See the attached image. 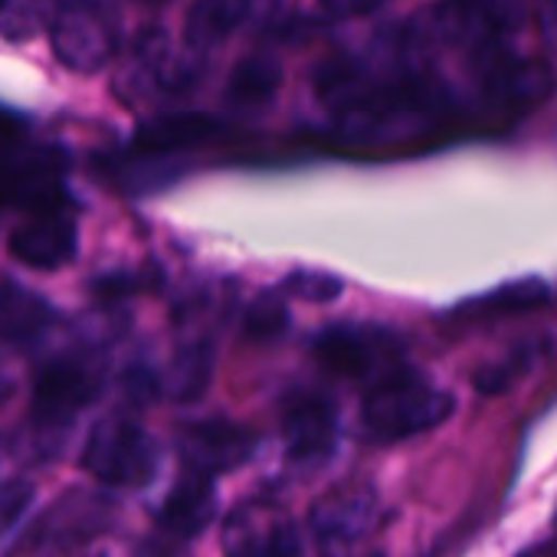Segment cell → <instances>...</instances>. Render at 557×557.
Wrapping results in <instances>:
<instances>
[{
    "label": "cell",
    "instance_id": "cell-1",
    "mask_svg": "<svg viewBox=\"0 0 557 557\" xmlns=\"http://www.w3.org/2000/svg\"><path fill=\"white\" fill-rule=\"evenodd\" d=\"M453 394L410 371H400L368 391L361 404V426L374 443H404L436 430L446 417H453Z\"/></svg>",
    "mask_w": 557,
    "mask_h": 557
},
{
    "label": "cell",
    "instance_id": "cell-2",
    "mask_svg": "<svg viewBox=\"0 0 557 557\" xmlns=\"http://www.w3.org/2000/svg\"><path fill=\"white\" fill-rule=\"evenodd\" d=\"M122 17L115 0H63L50 17L57 60L76 73H99L119 50Z\"/></svg>",
    "mask_w": 557,
    "mask_h": 557
},
{
    "label": "cell",
    "instance_id": "cell-3",
    "mask_svg": "<svg viewBox=\"0 0 557 557\" xmlns=\"http://www.w3.org/2000/svg\"><path fill=\"white\" fill-rule=\"evenodd\" d=\"M66 154L53 145L14 141L0 151V203L27 213L70 210Z\"/></svg>",
    "mask_w": 557,
    "mask_h": 557
},
{
    "label": "cell",
    "instance_id": "cell-4",
    "mask_svg": "<svg viewBox=\"0 0 557 557\" xmlns=\"http://www.w3.org/2000/svg\"><path fill=\"white\" fill-rule=\"evenodd\" d=\"M161 453L154 440L132 420H99L83 446V469L115 488H141L154 479Z\"/></svg>",
    "mask_w": 557,
    "mask_h": 557
},
{
    "label": "cell",
    "instance_id": "cell-5",
    "mask_svg": "<svg viewBox=\"0 0 557 557\" xmlns=\"http://www.w3.org/2000/svg\"><path fill=\"white\" fill-rule=\"evenodd\" d=\"M315 358L332 374L368 384V391L407 371L400 338L374 325H338L322 332L315 338Z\"/></svg>",
    "mask_w": 557,
    "mask_h": 557
},
{
    "label": "cell",
    "instance_id": "cell-6",
    "mask_svg": "<svg viewBox=\"0 0 557 557\" xmlns=\"http://www.w3.org/2000/svg\"><path fill=\"white\" fill-rule=\"evenodd\" d=\"M223 557H299L302 534L293 515L265 498L236 505L223 521Z\"/></svg>",
    "mask_w": 557,
    "mask_h": 557
},
{
    "label": "cell",
    "instance_id": "cell-7",
    "mask_svg": "<svg viewBox=\"0 0 557 557\" xmlns=\"http://www.w3.org/2000/svg\"><path fill=\"white\" fill-rule=\"evenodd\" d=\"M203 73V60L184 53L174 57L168 34L151 27L141 30L125 57V70L119 76V92L125 96H177L187 92Z\"/></svg>",
    "mask_w": 557,
    "mask_h": 557
},
{
    "label": "cell",
    "instance_id": "cell-8",
    "mask_svg": "<svg viewBox=\"0 0 557 557\" xmlns=\"http://www.w3.org/2000/svg\"><path fill=\"white\" fill-rule=\"evenodd\" d=\"M102 391V374L79 355L47 361L34 377V423L44 430L70 426Z\"/></svg>",
    "mask_w": 557,
    "mask_h": 557
},
{
    "label": "cell",
    "instance_id": "cell-9",
    "mask_svg": "<svg viewBox=\"0 0 557 557\" xmlns=\"http://www.w3.org/2000/svg\"><path fill=\"white\" fill-rule=\"evenodd\" d=\"M557 79L544 60H521L505 53L492 66L479 70L482 106L498 119H515L550 99Z\"/></svg>",
    "mask_w": 557,
    "mask_h": 557
},
{
    "label": "cell",
    "instance_id": "cell-10",
    "mask_svg": "<svg viewBox=\"0 0 557 557\" xmlns=\"http://www.w3.org/2000/svg\"><path fill=\"white\" fill-rule=\"evenodd\" d=\"M283 443L293 462L299 466H322L332 459L338 443V413L335 404L322 394H296L283 407Z\"/></svg>",
    "mask_w": 557,
    "mask_h": 557
},
{
    "label": "cell",
    "instance_id": "cell-11",
    "mask_svg": "<svg viewBox=\"0 0 557 557\" xmlns=\"http://www.w3.org/2000/svg\"><path fill=\"white\" fill-rule=\"evenodd\" d=\"M256 436L230 420H194L177 433V449L187 466V472L197 475H220L226 469H236L252 456Z\"/></svg>",
    "mask_w": 557,
    "mask_h": 557
},
{
    "label": "cell",
    "instance_id": "cell-12",
    "mask_svg": "<svg viewBox=\"0 0 557 557\" xmlns=\"http://www.w3.org/2000/svg\"><path fill=\"white\" fill-rule=\"evenodd\" d=\"M374 521H377V498L361 482H348L325 492L309 511V528L315 541H322L325 547L355 544L371 531Z\"/></svg>",
    "mask_w": 557,
    "mask_h": 557
},
{
    "label": "cell",
    "instance_id": "cell-13",
    "mask_svg": "<svg viewBox=\"0 0 557 557\" xmlns=\"http://www.w3.org/2000/svg\"><path fill=\"white\" fill-rule=\"evenodd\" d=\"M112 521V505L102 495L89 492H70L60 502L50 505V511L34 524V531L24 537L27 544H83L96 534H102Z\"/></svg>",
    "mask_w": 557,
    "mask_h": 557
},
{
    "label": "cell",
    "instance_id": "cell-14",
    "mask_svg": "<svg viewBox=\"0 0 557 557\" xmlns=\"http://www.w3.org/2000/svg\"><path fill=\"white\" fill-rule=\"evenodd\" d=\"M8 249L30 269H60L76 256V220L70 210L37 213L11 233Z\"/></svg>",
    "mask_w": 557,
    "mask_h": 557
},
{
    "label": "cell",
    "instance_id": "cell-15",
    "mask_svg": "<svg viewBox=\"0 0 557 557\" xmlns=\"http://www.w3.org/2000/svg\"><path fill=\"white\" fill-rule=\"evenodd\" d=\"M256 17V0H194L184 24V47L190 57L207 60L230 34Z\"/></svg>",
    "mask_w": 557,
    "mask_h": 557
},
{
    "label": "cell",
    "instance_id": "cell-16",
    "mask_svg": "<svg viewBox=\"0 0 557 557\" xmlns=\"http://www.w3.org/2000/svg\"><path fill=\"white\" fill-rule=\"evenodd\" d=\"M216 132H220V122L210 115H197V112L164 115V119H154V122L138 128V135L132 141V154L154 158V161L171 158L177 151H187V148L210 141Z\"/></svg>",
    "mask_w": 557,
    "mask_h": 557
},
{
    "label": "cell",
    "instance_id": "cell-17",
    "mask_svg": "<svg viewBox=\"0 0 557 557\" xmlns=\"http://www.w3.org/2000/svg\"><path fill=\"white\" fill-rule=\"evenodd\" d=\"M213 511H216L213 479L184 472V479L168 492V498L158 511V528L174 537H194L210 524Z\"/></svg>",
    "mask_w": 557,
    "mask_h": 557
},
{
    "label": "cell",
    "instance_id": "cell-18",
    "mask_svg": "<svg viewBox=\"0 0 557 557\" xmlns=\"http://www.w3.org/2000/svg\"><path fill=\"white\" fill-rule=\"evenodd\" d=\"M53 322L57 312L50 309V302H44L24 286H0V342L14 348H30L53 329Z\"/></svg>",
    "mask_w": 557,
    "mask_h": 557
},
{
    "label": "cell",
    "instance_id": "cell-19",
    "mask_svg": "<svg viewBox=\"0 0 557 557\" xmlns=\"http://www.w3.org/2000/svg\"><path fill=\"white\" fill-rule=\"evenodd\" d=\"M210 374H213V351H210V345L207 342H190L168 364L161 391L171 400H181V404L184 400H197L207 391Z\"/></svg>",
    "mask_w": 557,
    "mask_h": 557
},
{
    "label": "cell",
    "instance_id": "cell-20",
    "mask_svg": "<svg viewBox=\"0 0 557 557\" xmlns=\"http://www.w3.org/2000/svg\"><path fill=\"white\" fill-rule=\"evenodd\" d=\"M278 83H283V70L272 57H246L243 63H236V70L230 73V83H226V99L239 109H259L265 106Z\"/></svg>",
    "mask_w": 557,
    "mask_h": 557
},
{
    "label": "cell",
    "instance_id": "cell-21",
    "mask_svg": "<svg viewBox=\"0 0 557 557\" xmlns=\"http://www.w3.org/2000/svg\"><path fill=\"white\" fill-rule=\"evenodd\" d=\"M541 302H547V289L531 278V283H515V286L495 289L488 299L472 302L469 309L472 312H485V315H511V312H528V309H534Z\"/></svg>",
    "mask_w": 557,
    "mask_h": 557
},
{
    "label": "cell",
    "instance_id": "cell-22",
    "mask_svg": "<svg viewBox=\"0 0 557 557\" xmlns=\"http://www.w3.org/2000/svg\"><path fill=\"white\" fill-rule=\"evenodd\" d=\"M283 289L299 299V302H312V306H325V302H335L342 296V278H335L332 272H315V269H302V272H293Z\"/></svg>",
    "mask_w": 557,
    "mask_h": 557
},
{
    "label": "cell",
    "instance_id": "cell-23",
    "mask_svg": "<svg viewBox=\"0 0 557 557\" xmlns=\"http://www.w3.org/2000/svg\"><path fill=\"white\" fill-rule=\"evenodd\" d=\"M34 502V485L30 482H8L0 485V534H4Z\"/></svg>",
    "mask_w": 557,
    "mask_h": 557
},
{
    "label": "cell",
    "instance_id": "cell-24",
    "mask_svg": "<svg viewBox=\"0 0 557 557\" xmlns=\"http://www.w3.org/2000/svg\"><path fill=\"white\" fill-rule=\"evenodd\" d=\"M384 0H322V11L335 21H355L374 14Z\"/></svg>",
    "mask_w": 557,
    "mask_h": 557
},
{
    "label": "cell",
    "instance_id": "cell-25",
    "mask_svg": "<svg viewBox=\"0 0 557 557\" xmlns=\"http://www.w3.org/2000/svg\"><path fill=\"white\" fill-rule=\"evenodd\" d=\"M283 322H286V315H283V309H275V306H259V309L249 312V332L252 335H272V332L283 329Z\"/></svg>",
    "mask_w": 557,
    "mask_h": 557
},
{
    "label": "cell",
    "instance_id": "cell-26",
    "mask_svg": "<svg viewBox=\"0 0 557 557\" xmlns=\"http://www.w3.org/2000/svg\"><path fill=\"white\" fill-rule=\"evenodd\" d=\"M14 141H17V122L0 115V151H4L8 145H14Z\"/></svg>",
    "mask_w": 557,
    "mask_h": 557
},
{
    "label": "cell",
    "instance_id": "cell-27",
    "mask_svg": "<svg viewBox=\"0 0 557 557\" xmlns=\"http://www.w3.org/2000/svg\"><path fill=\"white\" fill-rule=\"evenodd\" d=\"M524 557H557V541H550V544H541V547L528 550Z\"/></svg>",
    "mask_w": 557,
    "mask_h": 557
},
{
    "label": "cell",
    "instance_id": "cell-28",
    "mask_svg": "<svg viewBox=\"0 0 557 557\" xmlns=\"http://www.w3.org/2000/svg\"><path fill=\"white\" fill-rule=\"evenodd\" d=\"M11 394H14V384H11L8 377H0V404H8Z\"/></svg>",
    "mask_w": 557,
    "mask_h": 557
},
{
    "label": "cell",
    "instance_id": "cell-29",
    "mask_svg": "<svg viewBox=\"0 0 557 557\" xmlns=\"http://www.w3.org/2000/svg\"><path fill=\"white\" fill-rule=\"evenodd\" d=\"M554 528H557V515H554Z\"/></svg>",
    "mask_w": 557,
    "mask_h": 557
},
{
    "label": "cell",
    "instance_id": "cell-30",
    "mask_svg": "<svg viewBox=\"0 0 557 557\" xmlns=\"http://www.w3.org/2000/svg\"><path fill=\"white\" fill-rule=\"evenodd\" d=\"M148 4H158V0H148Z\"/></svg>",
    "mask_w": 557,
    "mask_h": 557
}]
</instances>
